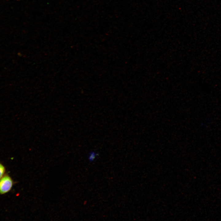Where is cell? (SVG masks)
I'll return each mask as SVG.
<instances>
[{
  "instance_id": "1",
  "label": "cell",
  "mask_w": 221,
  "mask_h": 221,
  "mask_svg": "<svg viewBox=\"0 0 221 221\" xmlns=\"http://www.w3.org/2000/svg\"><path fill=\"white\" fill-rule=\"evenodd\" d=\"M15 183L11 177L6 173L0 179V195L10 192Z\"/></svg>"
},
{
  "instance_id": "2",
  "label": "cell",
  "mask_w": 221,
  "mask_h": 221,
  "mask_svg": "<svg viewBox=\"0 0 221 221\" xmlns=\"http://www.w3.org/2000/svg\"><path fill=\"white\" fill-rule=\"evenodd\" d=\"M6 169L4 165L0 162V179L6 173Z\"/></svg>"
},
{
  "instance_id": "3",
  "label": "cell",
  "mask_w": 221,
  "mask_h": 221,
  "mask_svg": "<svg viewBox=\"0 0 221 221\" xmlns=\"http://www.w3.org/2000/svg\"><path fill=\"white\" fill-rule=\"evenodd\" d=\"M98 155V154H96L94 152H91L90 153L89 156V160L90 161H93L95 158V157Z\"/></svg>"
}]
</instances>
